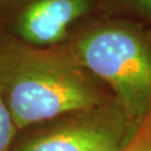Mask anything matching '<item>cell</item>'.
Masks as SVG:
<instances>
[{
	"mask_svg": "<svg viewBox=\"0 0 151 151\" xmlns=\"http://www.w3.org/2000/svg\"><path fill=\"white\" fill-rule=\"evenodd\" d=\"M140 151H151V114L149 115V132Z\"/></svg>",
	"mask_w": 151,
	"mask_h": 151,
	"instance_id": "8",
	"label": "cell"
},
{
	"mask_svg": "<svg viewBox=\"0 0 151 151\" xmlns=\"http://www.w3.org/2000/svg\"><path fill=\"white\" fill-rule=\"evenodd\" d=\"M118 14L116 0H1L0 35L35 47H62L92 22Z\"/></svg>",
	"mask_w": 151,
	"mask_h": 151,
	"instance_id": "4",
	"label": "cell"
},
{
	"mask_svg": "<svg viewBox=\"0 0 151 151\" xmlns=\"http://www.w3.org/2000/svg\"><path fill=\"white\" fill-rule=\"evenodd\" d=\"M62 48L103 82L137 129L151 114V29L121 14L102 17Z\"/></svg>",
	"mask_w": 151,
	"mask_h": 151,
	"instance_id": "2",
	"label": "cell"
},
{
	"mask_svg": "<svg viewBox=\"0 0 151 151\" xmlns=\"http://www.w3.org/2000/svg\"><path fill=\"white\" fill-rule=\"evenodd\" d=\"M137 131L113 100L20 130L10 151H122Z\"/></svg>",
	"mask_w": 151,
	"mask_h": 151,
	"instance_id": "3",
	"label": "cell"
},
{
	"mask_svg": "<svg viewBox=\"0 0 151 151\" xmlns=\"http://www.w3.org/2000/svg\"><path fill=\"white\" fill-rule=\"evenodd\" d=\"M118 14L130 17L151 29V0H116Z\"/></svg>",
	"mask_w": 151,
	"mask_h": 151,
	"instance_id": "5",
	"label": "cell"
},
{
	"mask_svg": "<svg viewBox=\"0 0 151 151\" xmlns=\"http://www.w3.org/2000/svg\"><path fill=\"white\" fill-rule=\"evenodd\" d=\"M0 1H1V0H0Z\"/></svg>",
	"mask_w": 151,
	"mask_h": 151,
	"instance_id": "9",
	"label": "cell"
},
{
	"mask_svg": "<svg viewBox=\"0 0 151 151\" xmlns=\"http://www.w3.org/2000/svg\"><path fill=\"white\" fill-rule=\"evenodd\" d=\"M18 130L0 93V151H10Z\"/></svg>",
	"mask_w": 151,
	"mask_h": 151,
	"instance_id": "6",
	"label": "cell"
},
{
	"mask_svg": "<svg viewBox=\"0 0 151 151\" xmlns=\"http://www.w3.org/2000/svg\"><path fill=\"white\" fill-rule=\"evenodd\" d=\"M0 93L18 131L115 100L64 48L29 46L2 35Z\"/></svg>",
	"mask_w": 151,
	"mask_h": 151,
	"instance_id": "1",
	"label": "cell"
},
{
	"mask_svg": "<svg viewBox=\"0 0 151 151\" xmlns=\"http://www.w3.org/2000/svg\"><path fill=\"white\" fill-rule=\"evenodd\" d=\"M148 132H149V116L147 118L143 123L141 124L134 137L132 138V140L124 147L122 151H140L145 141H146L147 137H148Z\"/></svg>",
	"mask_w": 151,
	"mask_h": 151,
	"instance_id": "7",
	"label": "cell"
}]
</instances>
